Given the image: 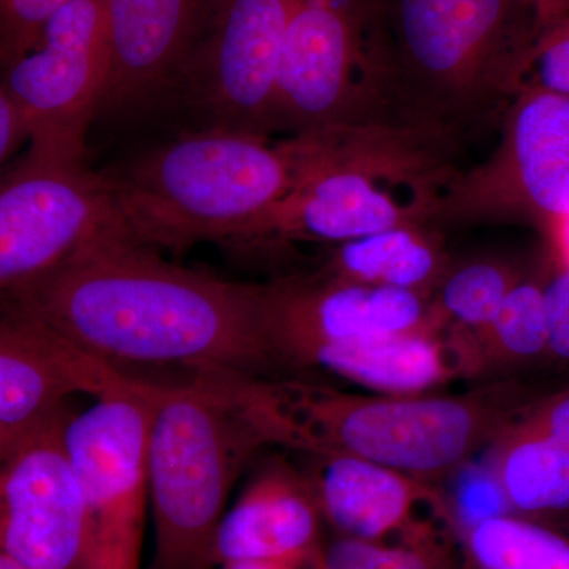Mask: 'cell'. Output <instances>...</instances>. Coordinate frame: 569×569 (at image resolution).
<instances>
[{"label":"cell","mask_w":569,"mask_h":569,"mask_svg":"<svg viewBox=\"0 0 569 569\" xmlns=\"http://www.w3.org/2000/svg\"><path fill=\"white\" fill-rule=\"evenodd\" d=\"M242 407L266 443L353 456L430 486L511 425L503 389L466 396H362L302 378H239Z\"/></svg>","instance_id":"obj_4"},{"label":"cell","mask_w":569,"mask_h":569,"mask_svg":"<svg viewBox=\"0 0 569 569\" xmlns=\"http://www.w3.org/2000/svg\"><path fill=\"white\" fill-rule=\"evenodd\" d=\"M22 142H28V134L17 108L0 80V173L6 170L7 163L21 148Z\"/></svg>","instance_id":"obj_30"},{"label":"cell","mask_w":569,"mask_h":569,"mask_svg":"<svg viewBox=\"0 0 569 569\" xmlns=\"http://www.w3.org/2000/svg\"><path fill=\"white\" fill-rule=\"evenodd\" d=\"M293 0H217L183 77L198 127L272 137L277 78Z\"/></svg>","instance_id":"obj_12"},{"label":"cell","mask_w":569,"mask_h":569,"mask_svg":"<svg viewBox=\"0 0 569 569\" xmlns=\"http://www.w3.org/2000/svg\"><path fill=\"white\" fill-rule=\"evenodd\" d=\"M127 236L183 252L231 242L293 187L283 138L194 127L100 171Z\"/></svg>","instance_id":"obj_5"},{"label":"cell","mask_w":569,"mask_h":569,"mask_svg":"<svg viewBox=\"0 0 569 569\" xmlns=\"http://www.w3.org/2000/svg\"><path fill=\"white\" fill-rule=\"evenodd\" d=\"M569 212V97L519 92L505 108L496 151L460 170L433 224L522 222L548 236Z\"/></svg>","instance_id":"obj_9"},{"label":"cell","mask_w":569,"mask_h":569,"mask_svg":"<svg viewBox=\"0 0 569 569\" xmlns=\"http://www.w3.org/2000/svg\"><path fill=\"white\" fill-rule=\"evenodd\" d=\"M157 388L130 378L67 419L63 437L84 508L81 569H140Z\"/></svg>","instance_id":"obj_8"},{"label":"cell","mask_w":569,"mask_h":569,"mask_svg":"<svg viewBox=\"0 0 569 569\" xmlns=\"http://www.w3.org/2000/svg\"><path fill=\"white\" fill-rule=\"evenodd\" d=\"M0 569H33L0 550Z\"/></svg>","instance_id":"obj_34"},{"label":"cell","mask_w":569,"mask_h":569,"mask_svg":"<svg viewBox=\"0 0 569 569\" xmlns=\"http://www.w3.org/2000/svg\"><path fill=\"white\" fill-rule=\"evenodd\" d=\"M522 277L515 266L492 258L451 264L433 295V307L452 339H467L490 323Z\"/></svg>","instance_id":"obj_23"},{"label":"cell","mask_w":569,"mask_h":569,"mask_svg":"<svg viewBox=\"0 0 569 569\" xmlns=\"http://www.w3.org/2000/svg\"><path fill=\"white\" fill-rule=\"evenodd\" d=\"M129 380L31 318L0 310V447L62 411L71 396L100 397Z\"/></svg>","instance_id":"obj_16"},{"label":"cell","mask_w":569,"mask_h":569,"mask_svg":"<svg viewBox=\"0 0 569 569\" xmlns=\"http://www.w3.org/2000/svg\"><path fill=\"white\" fill-rule=\"evenodd\" d=\"M234 373H194L157 388L148 437L156 549L149 569H213L212 539L236 479L266 440Z\"/></svg>","instance_id":"obj_6"},{"label":"cell","mask_w":569,"mask_h":569,"mask_svg":"<svg viewBox=\"0 0 569 569\" xmlns=\"http://www.w3.org/2000/svg\"><path fill=\"white\" fill-rule=\"evenodd\" d=\"M546 238L549 239L559 268L569 269V212L553 223Z\"/></svg>","instance_id":"obj_31"},{"label":"cell","mask_w":569,"mask_h":569,"mask_svg":"<svg viewBox=\"0 0 569 569\" xmlns=\"http://www.w3.org/2000/svg\"><path fill=\"white\" fill-rule=\"evenodd\" d=\"M516 96L545 91L569 97V9L539 29L518 71Z\"/></svg>","instance_id":"obj_25"},{"label":"cell","mask_w":569,"mask_h":569,"mask_svg":"<svg viewBox=\"0 0 569 569\" xmlns=\"http://www.w3.org/2000/svg\"><path fill=\"white\" fill-rule=\"evenodd\" d=\"M539 29L535 0H378L389 123L462 138L515 99Z\"/></svg>","instance_id":"obj_3"},{"label":"cell","mask_w":569,"mask_h":569,"mask_svg":"<svg viewBox=\"0 0 569 569\" xmlns=\"http://www.w3.org/2000/svg\"><path fill=\"white\" fill-rule=\"evenodd\" d=\"M318 369L388 396L426 395L467 373L451 337L433 332L378 337L307 350L295 370Z\"/></svg>","instance_id":"obj_19"},{"label":"cell","mask_w":569,"mask_h":569,"mask_svg":"<svg viewBox=\"0 0 569 569\" xmlns=\"http://www.w3.org/2000/svg\"><path fill=\"white\" fill-rule=\"evenodd\" d=\"M257 293L266 336L290 373L296 359L316 347L447 331L426 296L317 272L257 284Z\"/></svg>","instance_id":"obj_14"},{"label":"cell","mask_w":569,"mask_h":569,"mask_svg":"<svg viewBox=\"0 0 569 569\" xmlns=\"http://www.w3.org/2000/svg\"><path fill=\"white\" fill-rule=\"evenodd\" d=\"M69 407L0 447V550L33 569H81L84 508L66 447Z\"/></svg>","instance_id":"obj_13"},{"label":"cell","mask_w":569,"mask_h":569,"mask_svg":"<svg viewBox=\"0 0 569 569\" xmlns=\"http://www.w3.org/2000/svg\"><path fill=\"white\" fill-rule=\"evenodd\" d=\"M110 74L103 0H71L41 29L31 50L0 69L20 114L28 151L86 160Z\"/></svg>","instance_id":"obj_10"},{"label":"cell","mask_w":569,"mask_h":569,"mask_svg":"<svg viewBox=\"0 0 569 569\" xmlns=\"http://www.w3.org/2000/svg\"><path fill=\"white\" fill-rule=\"evenodd\" d=\"M477 569H569V541L537 523L489 516L467 529Z\"/></svg>","instance_id":"obj_24"},{"label":"cell","mask_w":569,"mask_h":569,"mask_svg":"<svg viewBox=\"0 0 569 569\" xmlns=\"http://www.w3.org/2000/svg\"><path fill=\"white\" fill-rule=\"evenodd\" d=\"M318 569H440L436 550L427 546H383L342 537L329 546Z\"/></svg>","instance_id":"obj_26"},{"label":"cell","mask_w":569,"mask_h":569,"mask_svg":"<svg viewBox=\"0 0 569 569\" xmlns=\"http://www.w3.org/2000/svg\"><path fill=\"white\" fill-rule=\"evenodd\" d=\"M220 569H301L295 565L272 563V561H238V563H227Z\"/></svg>","instance_id":"obj_33"},{"label":"cell","mask_w":569,"mask_h":569,"mask_svg":"<svg viewBox=\"0 0 569 569\" xmlns=\"http://www.w3.org/2000/svg\"><path fill=\"white\" fill-rule=\"evenodd\" d=\"M493 471L501 496L523 512L569 508V447L515 422L497 438Z\"/></svg>","instance_id":"obj_21"},{"label":"cell","mask_w":569,"mask_h":569,"mask_svg":"<svg viewBox=\"0 0 569 569\" xmlns=\"http://www.w3.org/2000/svg\"><path fill=\"white\" fill-rule=\"evenodd\" d=\"M449 268L440 228L403 224L332 246L317 274L432 299Z\"/></svg>","instance_id":"obj_20"},{"label":"cell","mask_w":569,"mask_h":569,"mask_svg":"<svg viewBox=\"0 0 569 569\" xmlns=\"http://www.w3.org/2000/svg\"><path fill=\"white\" fill-rule=\"evenodd\" d=\"M377 9L378 0H293L272 134L391 126L378 71Z\"/></svg>","instance_id":"obj_7"},{"label":"cell","mask_w":569,"mask_h":569,"mask_svg":"<svg viewBox=\"0 0 569 569\" xmlns=\"http://www.w3.org/2000/svg\"><path fill=\"white\" fill-rule=\"evenodd\" d=\"M546 280L523 276L485 329L467 339L451 337L463 356L467 373L490 365L535 358L548 351Z\"/></svg>","instance_id":"obj_22"},{"label":"cell","mask_w":569,"mask_h":569,"mask_svg":"<svg viewBox=\"0 0 569 569\" xmlns=\"http://www.w3.org/2000/svg\"><path fill=\"white\" fill-rule=\"evenodd\" d=\"M459 140L440 130L391 126L329 127L283 138L293 187L233 244L337 246L403 224L436 227L438 204L460 171Z\"/></svg>","instance_id":"obj_2"},{"label":"cell","mask_w":569,"mask_h":569,"mask_svg":"<svg viewBox=\"0 0 569 569\" xmlns=\"http://www.w3.org/2000/svg\"><path fill=\"white\" fill-rule=\"evenodd\" d=\"M111 227L121 224L100 171L26 151L0 173V291L50 271Z\"/></svg>","instance_id":"obj_11"},{"label":"cell","mask_w":569,"mask_h":569,"mask_svg":"<svg viewBox=\"0 0 569 569\" xmlns=\"http://www.w3.org/2000/svg\"><path fill=\"white\" fill-rule=\"evenodd\" d=\"M321 519L306 475L272 463L257 475L220 520L212 539V568L238 561L302 567L316 557Z\"/></svg>","instance_id":"obj_17"},{"label":"cell","mask_w":569,"mask_h":569,"mask_svg":"<svg viewBox=\"0 0 569 569\" xmlns=\"http://www.w3.org/2000/svg\"><path fill=\"white\" fill-rule=\"evenodd\" d=\"M71 0H0V69L31 50L43 26Z\"/></svg>","instance_id":"obj_27"},{"label":"cell","mask_w":569,"mask_h":569,"mask_svg":"<svg viewBox=\"0 0 569 569\" xmlns=\"http://www.w3.org/2000/svg\"><path fill=\"white\" fill-rule=\"evenodd\" d=\"M515 425L569 447V392L535 407L526 418Z\"/></svg>","instance_id":"obj_29"},{"label":"cell","mask_w":569,"mask_h":569,"mask_svg":"<svg viewBox=\"0 0 569 569\" xmlns=\"http://www.w3.org/2000/svg\"><path fill=\"white\" fill-rule=\"evenodd\" d=\"M538 6L539 20H541V28L546 24L557 20L569 9V0H535Z\"/></svg>","instance_id":"obj_32"},{"label":"cell","mask_w":569,"mask_h":569,"mask_svg":"<svg viewBox=\"0 0 569 569\" xmlns=\"http://www.w3.org/2000/svg\"><path fill=\"white\" fill-rule=\"evenodd\" d=\"M306 475L323 519L342 537L378 541L406 527L430 500L429 486L392 468L343 455H310Z\"/></svg>","instance_id":"obj_18"},{"label":"cell","mask_w":569,"mask_h":569,"mask_svg":"<svg viewBox=\"0 0 569 569\" xmlns=\"http://www.w3.org/2000/svg\"><path fill=\"white\" fill-rule=\"evenodd\" d=\"M548 353L569 361V269L557 268L546 280Z\"/></svg>","instance_id":"obj_28"},{"label":"cell","mask_w":569,"mask_h":569,"mask_svg":"<svg viewBox=\"0 0 569 569\" xmlns=\"http://www.w3.org/2000/svg\"><path fill=\"white\" fill-rule=\"evenodd\" d=\"M0 310L31 318L111 366L291 377L266 336L257 284L170 263L121 227L93 236L50 271L0 291Z\"/></svg>","instance_id":"obj_1"},{"label":"cell","mask_w":569,"mask_h":569,"mask_svg":"<svg viewBox=\"0 0 569 569\" xmlns=\"http://www.w3.org/2000/svg\"><path fill=\"white\" fill-rule=\"evenodd\" d=\"M110 74L100 116L138 119L173 103L217 0H103Z\"/></svg>","instance_id":"obj_15"}]
</instances>
